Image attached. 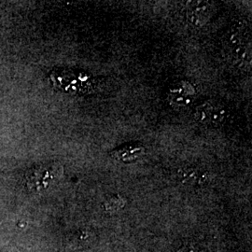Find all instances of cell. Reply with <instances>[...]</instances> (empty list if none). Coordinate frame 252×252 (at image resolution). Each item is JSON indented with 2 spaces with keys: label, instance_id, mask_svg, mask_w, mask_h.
I'll return each instance as SVG.
<instances>
[{
  "label": "cell",
  "instance_id": "3957f363",
  "mask_svg": "<svg viewBox=\"0 0 252 252\" xmlns=\"http://www.w3.org/2000/svg\"><path fill=\"white\" fill-rule=\"evenodd\" d=\"M167 104L176 110L190 108L196 99V89L191 82L185 80L175 81L166 90Z\"/></svg>",
  "mask_w": 252,
  "mask_h": 252
},
{
  "label": "cell",
  "instance_id": "ba28073f",
  "mask_svg": "<svg viewBox=\"0 0 252 252\" xmlns=\"http://www.w3.org/2000/svg\"><path fill=\"white\" fill-rule=\"evenodd\" d=\"M124 207V200L121 197H112L106 203V209L115 211Z\"/></svg>",
  "mask_w": 252,
  "mask_h": 252
},
{
  "label": "cell",
  "instance_id": "7a4b0ae2",
  "mask_svg": "<svg viewBox=\"0 0 252 252\" xmlns=\"http://www.w3.org/2000/svg\"><path fill=\"white\" fill-rule=\"evenodd\" d=\"M192 116L202 126L217 128L224 124L227 109L219 100L207 99L193 108Z\"/></svg>",
  "mask_w": 252,
  "mask_h": 252
},
{
  "label": "cell",
  "instance_id": "5b68a950",
  "mask_svg": "<svg viewBox=\"0 0 252 252\" xmlns=\"http://www.w3.org/2000/svg\"><path fill=\"white\" fill-rule=\"evenodd\" d=\"M214 12V5L208 1H189L186 5V18L194 27L207 25Z\"/></svg>",
  "mask_w": 252,
  "mask_h": 252
},
{
  "label": "cell",
  "instance_id": "8992f818",
  "mask_svg": "<svg viewBox=\"0 0 252 252\" xmlns=\"http://www.w3.org/2000/svg\"><path fill=\"white\" fill-rule=\"evenodd\" d=\"M178 179L182 184L199 187L211 181V174L197 166H184L178 171Z\"/></svg>",
  "mask_w": 252,
  "mask_h": 252
},
{
  "label": "cell",
  "instance_id": "6da1fadb",
  "mask_svg": "<svg viewBox=\"0 0 252 252\" xmlns=\"http://www.w3.org/2000/svg\"><path fill=\"white\" fill-rule=\"evenodd\" d=\"M62 174L63 167L57 162L39 164L27 171L26 185L31 192H41L48 189Z\"/></svg>",
  "mask_w": 252,
  "mask_h": 252
},
{
  "label": "cell",
  "instance_id": "52a82bcc",
  "mask_svg": "<svg viewBox=\"0 0 252 252\" xmlns=\"http://www.w3.org/2000/svg\"><path fill=\"white\" fill-rule=\"evenodd\" d=\"M146 153L144 145L138 142H130L121 145L110 152V156L119 162H133L142 158Z\"/></svg>",
  "mask_w": 252,
  "mask_h": 252
},
{
  "label": "cell",
  "instance_id": "277c9868",
  "mask_svg": "<svg viewBox=\"0 0 252 252\" xmlns=\"http://www.w3.org/2000/svg\"><path fill=\"white\" fill-rule=\"evenodd\" d=\"M58 75H53L52 80L59 89L74 93H86L93 90V78L85 73L72 72L70 70H61Z\"/></svg>",
  "mask_w": 252,
  "mask_h": 252
}]
</instances>
